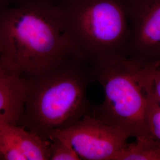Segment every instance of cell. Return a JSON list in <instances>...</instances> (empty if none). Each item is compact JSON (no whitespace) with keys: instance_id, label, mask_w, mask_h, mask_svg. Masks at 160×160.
<instances>
[{"instance_id":"obj_4","label":"cell","mask_w":160,"mask_h":160,"mask_svg":"<svg viewBox=\"0 0 160 160\" xmlns=\"http://www.w3.org/2000/svg\"><path fill=\"white\" fill-rule=\"evenodd\" d=\"M71 40L89 63L100 58L125 55L130 29L125 0L57 1Z\"/></svg>"},{"instance_id":"obj_9","label":"cell","mask_w":160,"mask_h":160,"mask_svg":"<svg viewBox=\"0 0 160 160\" xmlns=\"http://www.w3.org/2000/svg\"><path fill=\"white\" fill-rule=\"evenodd\" d=\"M115 160H160V143L147 136L135 138L128 143Z\"/></svg>"},{"instance_id":"obj_11","label":"cell","mask_w":160,"mask_h":160,"mask_svg":"<svg viewBox=\"0 0 160 160\" xmlns=\"http://www.w3.org/2000/svg\"><path fill=\"white\" fill-rule=\"evenodd\" d=\"M50 141V160H81L74 149L68 143L56 138H52Z\"/></svg>"},{"instance_id":"obj_5","label":"cell","mask_w":160,"mask_h":160,"mask_svg":"<svg viewBox=\"0 0 160 160\" xmlns=\"http://www.w3.org/2000/svg\"><path fill=\"white\" fill-rule=\"evenodd\" d=\"M52 138L68 143L84 160H115L130 138L125 132L90 113L74 125L54 132L50 140Z\"/></svg>"},{"instance_id":"obj_8","label":"cell","mask_w":160,"mask_h":160,"mask_svg":"<svg viewBox=\"0 0 160 160\" xmlns=\"http://www.w3.org/2000/svg\"><path fill=\"white\" fill-rule=\"evenodd\" d=\"M26 89V77L0 71V122L18 125Z\"/></svg>"},{"instance_id":"obj_14","label":"cell","mask_w":160,"mask_h":160,"mask_svg":"<svg viewBox=\"0 0 160 160\" xmlns=\"http://www.w3.org/2000/svg\"><path fill=\"white\" fill-rule=\"evenodd\" d=\"M53 1H60V0H53Z\"/></svg>"},{"instance_id":"obj_3","label":"cell","mask_w":160,"mask_h":160,"mask_svg":"<svg viewBox=\"0 0 160 160\" xmlns=\"http://www.w3.org/2000/svg\"><path fill=\"white\" fill-rule=\"evenodd\" d=\"M125 55L100 58L92 64V76L103 88V103L93 106L97 119L125 132L130 138L149 135L146 126L149 69Z\"/></svg>"},{"instance_id":"obj_2","label":"cell","mask_w":160,"mask_h":160,"mask_svg":"<svg viewBox=\"0 0 160 160\" xmlns=\"http://www.w3.org/2000/svg\"><path fill=\"white\" fill-rule=\"evenodd\" d=\"M27 89L18 125L49 141L92 112L87 88L94 81L92 65L76 59L41 74L26 77Z\"/></svg>"},{"instance_id":"obj_12","label":"cell","mask_w":160,"mask_h":160,"mask_svg":"<svg viewBox=\"0 0 160 160\" xmlns=\"http://www.w3.org/2000/svg\"><path fill=\"white\" fill-rule=\"evenodd\" d=\"M147 87L149 96L160 103V60L154 62L151 65Z\"/></svg>"},{"instance_id":"obj_10","label":"cell","mask_w":160,"mask_h":160,"mask_svg":"<svg viewBox=\"0 0 160 160\" xmlns=\"http://www.w3.org/2000/svg\"><path fill=\"white\" fill-rule=\"evenodd\" d=\"M146 126L149 135L160 143V105L149 96Z\"/></svg>"},{"instance_id":"obj_7","label":"cell","mask_w":160,"mask_h":160,"mask_svg":"<svg viewBox=\"0 0 160 160\" xmlns=\"http://www.w3.org/2000/svg\"><path fill=\"white\" fill-rule=\"evenodd\" d=\"M51 141L23 126L0 122V160H48Z\"/></svg>"},{"instance_id":"obj_6","label":"cell","mask_w":160,"mask_h":160,"mask_svg":"<svg viewBox=\"0 0 160 160\" xmlns=\"http://www.w3.org/2000/svg\"><path fill=\"white\" fill-rule=\"evenodd\" d=\"M130 29L126 56L141 63L160 60V0H125Z\"/></svg>"},{"instance_id":"obj_1","label":"cell","mask_w":160,"mask_h":160,"mask_svg":"<svg viewBox=\"0 0 160 160\" xmlns=\"http://www.w3.org/2000/svg\"><path fill=\"white\" fill-rule=\"evenodd\" d=\"M76 59H85L69 36L57 2L0 6L1 72L29 77Z\"/></svg>"},{"instance_id":"obj_13","label":"cell","mask_w":160,"mask_h":160,"mask_svg":"<svg viewBox=\"0 0 160 160\" xmlns=\"http://www.w3.org/2000/svg\"><path fill=\"white\" fill-rule=\"evenodd\" d=\"M21 0H0V6H4L16 3Z\"/></svg>"}]
</instances>
